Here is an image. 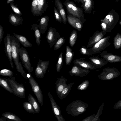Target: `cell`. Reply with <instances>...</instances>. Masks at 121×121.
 <instances>
[{
	"label": "cell",
	"instance_id": "6da1fadb",
	"mask_svg": "<svg viewBox=\"0 0 121 121\" xmlns=\"http://www.w3.org/2000/svg\"><path fill=\"white\" fill-rule=\"evenodd\" d=\"M119 15L114 9H112L103 19L101 20L103 30L110 32L117 23Z\"/></svg>",
	"mask_w": 121,
	"mask_h": 121
},
{
	"label": "cell",
	"instance_id": "7a4b0ae2",
	"mask_svg": "<svg viewBox=\"0 0 121 121\" xmlns=\"http://www.w3.org/2000/svg\"><path fill=\"white\" fill-rule=\"evenodd\" d=\"M88 106L87 104L81 100H76L67 106L66 110L68 113L76 117L84 112Z\"/></svg>",
	"mask_w": 121,
	"mask_h": 121
},
{
	"label": "cell",
	"instance_id": "3957f363",
	"mask_svg": "<svg viewBox=\"0 0 121 121\" xmlns=\"http://www.w3.org/2000/svg\"><path fill=\"white\" fill-rule=\"evenodd\" d=\"M63 4L67 9V14L77 17L84 23L86 20L82 9L78 7L71 0H66Z\"/></svg>",
	"mask_w": 121,
	"mask_h": 121
},
{
	"label": "cell",
	"instance_id": "277c9868",
	"mask_svg": "<svg viewBox=\"0 0 121 121\" xmlns=\"http://www.w3.org/2000/svg\"><path fill=\"white\" fill-rule=\"evenodd\" d=\"M46 0H34L32 1L31 12L34 16H41L44 13L48 6Z\"/></svg>",
	"mask_w": 121,
	"mask_h": 121
},
{
	"label": "cell",
	"instance_id": "5b68a950",
	"mask_svg": "<svg viewBox=\"0 0 121 121\" xmlns=\"http://www.w3.org/2000/svg\"><path fill=\"white\" fill-rule=\"evenodd\" d=\"M121 73L117 68L108 67L103 69L98 78L101 81L110 80L118 77Z\"/></svg>",
	"mask_w": 121,
	"mask_h": 121
},
{
	"label": "cell",
	"instance_id": "8992f818",
	"mask_svg": "<svg viewBox=\"0 0 121 121\" xmlns=\"http://www.w3.org/2000/svg\"><path fill=\"white\" fill-rule=\"evenodd\" d=\"M110 38L109 36L104 38L92 47L88 49V51L90 55L99 53L109 46L111 44L109 41Z\"/></svg>",
	"mask_w": 121,
	"mask_h": 121
},
{
	"label": "cell",
	"instance_id": "52a82bcc",
	"mask_svg": "<svg viewBox=\"0 0 121 121\" xmlns=\"http://www.w3.org/2000/svg\"><path fill=\"white\" fill-rule=\"evenodd\" d=\"M8 78L10 86L13 92V94L19 97L24 98L25 97L26 90L23 84L17 82L14 77Z\"/></svg>",
	"mask_w": 121,
	"mask_h": 121
},
{
	"label": "cell",
	"instance_id": "ba28073f",
	"mask_svg": "<svg viewBox=\"0 0 121 121\" xmlns=\"http://www.w3.org/2000/svg\"><path fill=\"white\" fill-rule=\"evenodd\" d=\"M27 76H29L27 77L32 91L35 95L38 102L41 106H42L43 105V101L42 90L37 82L33 77L30 74L28 73Z\"/></svg>",
	"mask_w": 121,
	"mask_h": 121
},
{
	"label": "cell",
	"instance_id": "9c48e42d",
	"mask_svg": "<svg viewBox=\"0 0 121 121\" xmlns=\"http://www.w3.org/2000/svg\"><path fill=\"white\" fill-rule=\"evenodd\" d=\"M19 55L22 61V63L29 73L33 71V67L31 66L29 56L27 50L23 48L20 49Z\"/></svg>",
	"mask_w": 121,
	"mask_h": 121
},
{
	"label": "cell",
	"instance_id": "30bf717a",
	"mask_svg": "<svg viewBox=\"0 0 121 121\" xmlns=\"http://www.w3.org/2000/svg\"><path fill=\"white\" fill-rule=\"evenodd\" d=\"M60 37V34L55 28L50 27L47 35L46 39L51 48L54 45Z\"/></svg>",
	"mask_w": 121,
	"mask_h": 121
},
{
	"label": "cell",
	"instance_id": "8fae6325",
	"mask_svg": "<svg viewBox=\"0 0 121 121\" xmlns=\"http://www.w3.org/2000/svg\"><path fill=\"white\" fill-rule=\"evenodd\" d=\"M10 34H7L4 39V51L5 55L7 56L11 66L12 69L14 65L12 61Z\"/></svg>",
	"mask_w": 121,
	"mask_h": 121
},
{
	"label": "cell",
	"instance_id": "7c38bea8",
	"mask_svg": "<svg viewBox=\"0 0 121 121\" xmlns=\"http://www.w3.org/2000/svg\"><path fill=\"white\" fill-rule=\"evenodd\" d=\"M48 95L50 99L54 114L58 121H65L62 116L60 107L57 104L52 95L49 92Z\"/></svg>",
	"mask_w": 121,
	"mask_h": 121
},
{
	"label": "cell",
	"instance_id": "4fadbf2b",
	"mask_svg": "<svg viewBox=\"0 0 121 121\" xmlns=\"http://www.w3.org/2000/svg\"><path fill=\"white\" fill-rule=\"evenodd\" d=\"M106 33L103 30L101 32L97 30L91 36L89 37L87 48L92 47L96 43L103 38Z\"/></svg>",
	"mask_w": 121,
	"mask_h": 121
},
{
	"label": "cell",
	"instance_id": "5bb4252c",
	"mask_svg": "<svg viewBox=\"0 0 121 121\" xmlns=\"http://www.w3.org/2000/svg\"><path fill=\"white\" fill-rule=\"evenodd\" d=\"M90 72L89 70L83 68L75 65H74L71 70L68 72L69 74L71 76L75 75L79 77L87 75Z\"/></svg>",
	"mask_w": 121,
	"mask_h": 121
},
{
	"label": "cell",
	"instance_id": "9a60e30c",
	"mask_svg": "<svg viewBox=\"0 0 121 121\" xmlns=\"http://www.w3.org/2000/svg\"><path fill=\"white\" fill-rule=\"evenodd\" d=\"M69 23L78 30L80 31L83 26V23L77 17L69 14L67 16Z\"/></svg>",
	"mask_w": 121,
	"mask_h": 121
},
{
	"label": "cell",
	"instance_id": "2e32d148",
	"mask_svg": "<svg viewBox=\"0 0 121 121\" xmlns=\"http://www.w3.org/2000/svg\"><path fill=\"white\" fill-rule=\"evenodd\" d=\"M107 51L105 50L100 54V57L108 62L115 63L121 62V56L107 53Z\"/></svg>",
	"mask_w": 121,
	"mask_h": 121
},
{
	"label": "cell",
	"instance_id": "e0dca14e",
	"mask_svg": "<svg viewBox=\"0 0 121 121\" xmlns=\"http://www.w3.org/2000/svg\"><path fill=\"white\" fill-rule=\"evenodd\" d=\"M73 63L74 65L87 69L93 70L96 69L91 62L87 61L81 59H78L74 60Z\"/></svg>",
	"mask_w": 121,
	"mask_h": 121
},
{
	"label": "cell",
	"instance_id": "ac0fdd59",
	"mask_svg": "<svg viewBox=\"0 0 121 121\" xmlns=\"http://www.w3.org/2000/svg\"><path fill=\"white\" fill-rule=\"evenodd\" d=\"M67 79L62 76L60 78L57 79L55 82L56 89L57 95L59 97L61 93L67 86Z\"/></svg>",
	"mask_w": 121,
	"mask_h": 121
},
{
	"label": "cell",
	"instance_id": "d6986e66",
	"mask_svg": "<svg viewBox=\"0 0 121 121\" xmlns=\"http://www.w3.org/2000/svg\"><path fill=\"white\" fill-rule=\"evenodd\" d=\"M89 59L96 69L100 68L105 65L108 63L103 58L96 56L90 57Z\"/></svg>",
	"mask_w": 121,
	"mask_h": 121
},
{
	"label": "cell",
	"instance_id": "ffe728a7",
	"mask_svg": "<svg viewBox=\"0 0 121 121\" xmlns=\"http://www.w3.org/2000/svg\"><path fill=\"white\" fill-rule=\"evenodd\" d=\"M55 6L62 18V23L66 25L67 22V18L62 3L59 0H55Z\"/></svg>",
	"mask_w": 121,
	"mask_h": 121
},
{
	"label": "cell",
	"instance_id": "44dd1931",
	"mask_svg": "<svg viewBox=\"0 0 121 121\" xmlns=\"http://www.w3.org/2000/svg\"><path fill=\"white\" fill-rule=\"evenodd\" d=\"M9 22L14 26H20L23 24L22 17L12 13L9 14Z\"/></svg>",
	"mask_w": 121,
	"mask_h": 121
},
{
	"label": "cell",
	"instance_id": "7402d4cb",
	"mask_svg": "<svg viewBox=\"0 0 121 121\" xmlns=\"http://www.w3.org/2000/svg\"><path fill=\"white\" fill-rule=\"evenodd\" d=\"M49 20V17L47 15L41 18L39 24L38 25L41 34H43L46 31Z\"/></svg>",
	"mask_w": 121,
	"mask_h": 121
},
{
	"label": "cell",
	"instance_id": "603a6c76",
	"mask_svg": "<svg viewBox=\"0 0 121 121\" xmlns=\"http://www.w3.org/2000/svg\"><path fill=\"white\" fill-rule=\"evenodd\" d=\"M94 1L93 0H86L82 4L81 6L84 10L85 13L90 14L94 5Z\"/></svg>",
	"mask_w": 121,
	"mask_h": 121
},
{
	"label": "cell",
	"instance_id": "cb8c5ba5",
	"mask_svg": "<svg viewBox=\"0 0 121 121\" xmlns=\"http://www.w3.org/2000/svg\"><path fill=\"white\" fill-rule=\"evenodd\" d=\"M13 35L24 47L28 48L32 47V44L28 41L27 39L23 36L14 33H13Z\"/></svg>",
	"mask_w": 121,
	"mask_h": 121
},
{
	"label": "cell",
	"instance_id": "d4e9b609",
	"mask_svg": "<svg viewBox=\"0 0 121 121\" xmlns=\"http://www.w3.org/2000/svg\"><path fill=\"white\" fill-rule=\"evenodd\" d=\"M27 99L29 102L33 107L36 113H39L40 111V107L38 103L35 98L31 95L29 94Z\"/></svg>",
	"mask_w": 121,
	"mask_h": 121
},
{
	"label": "cell",
	"instance_id": "484cf974",
	"mask_svg": "<svg viewBox=\"0 0 121 121\" xmlns=\"http://www.w3.org/2000/svg\"><path fill=\"white\" fill-rule=\"evenodd\" d=\"M30 30H33L35 32V42L39 46L41 42V33L36 24H33L31 25Z\"/></svg>",
	"mask_w": 121,
	"mask_h": 121
},
{
	"label": "cell",
	"instance_id": "4316f807",
	"mask_svg": "<svg viewBox=\"0 0 121 121\" xmlns=\"http://www.w3.org/2000/svg\"><path fill=\"white\" fill-rule=\"evenodd\" d=\"M73 53L71 48L68 46L66 47L65 62L66 65H69L72 60Z\"/></svg>",
	"mask_w": 121,
	"mask_h": 121
},
{
	"label": "cell",
	"instance_id": "83f0119b",
	"mask_svg": "<svg viewBox=\"0 0 121 121\" xmlns=\"http://www.w3.org/2000/svg\"><path fill=\"white\" fill-rule=\"evenodd\" d=\"M2 116L6 118L8 121H22L21 119L15 114L9 112H5Z\"/></svg>",
	"mask_w": 121,
	"mask_h": 121
},
{
	"label": "cell",
	"instance_id": "f1b7e54d",
	"mask_svg": "<svg viewBox=\"0 0 121 121\" xmlns=\"http://www.w3.org/2000/svg\"><path fill=\"white\" fill-rule=\"evenodd\" d=\"M74 84V83L73 82L67 85L64 88L58 97L60 100L63 99L67 96L71 90L72 85Z\"/></svg>",
	"mask_w": 121,
	"mask_h": 121
},
{
	"label": "cell",
	"instance_id": "f546056e",
	"mask_svg": "<svg viewBox=\"0 0 121 121\" xmlns=\"http://www.w3.org/2000/svg\"><path fill=\"white\" fill-rule=\"evenodd\" d=\"M8 79L5 78H0V85L4 88L13 94V90L11 88L8 83Z\"/></svg>",
	"mask_w": 121,
	"mask_h": 121
},
{
	"label": "cell",
	"instance_id": "4dcf8cb0",
	"mask_svg": "<svg viewBox=\"0 0 121 121\" xmlns=\"http://www.w3.org/2000/svg\"><path fill=\"white\" fill-rule=\"evenodd\" d=\"M114 45L115 49L117 50L121 47V35L118 33L114 38Z\"/></svg>",
	"mask_w": 121,
	"mask_h": 121
},
{
	"label": "cell",
	"instance_id": "1f68e13d",
	"mask_svg": "<svg viewBox=\"0 0 121 121\" xmlns=\"http://www.w3.org/2000/svg\"><path fill=\"white\" fill-rule=\"evenodd\" d=\"M78 37V34L77 31L73 30L71 32L69 37V42L70 46H73L77 40Z\"/></svg>",
	"mask_w": 121,
	"mask_h": 121
},
{
	"label": "cell",
	"instance_id": "d6a6232c",
	"mask_svg": "<svg viewBox=\"0 0 121 121\" xmlns=\"http://www.w3.org/2000/svg\"><path fill=\"white\" fill-rule=\"evenodd\" d=\"M23 106L24 108L28 112L31 114L36 113L32 105L29 102H25L23 103Z\"/></svg>",
	"mask_w": 121,
	"mask_h": 121
},
{
	"label": "cell",
	"instance_id": "836d02e7",
	"mask_svg": "<svg viewBox=\"0 0 121 121\" xmlns=\"http://www.w3.org/2000/svg\"><path fill=\"white\" fill-rule=\"evenodd\" d=\"M65 42V39L64 37H60L54 45V49L56 50L60 48Z\"/></svg>",
	"mask_w": 121,
	"mask_h": 121
},
{
	"label": "cell",
	"instance_id": "e575fe53",
	"mask_svg": "<svg viewBox=\"0 0 121 121\" xmlns=\"http://www.w3.org/2000/svg\"><path fill=\"white\" fill-rule=\"evenodd\" d=\"M63 53L61 52L59 55L56 64V68L57 72H60L61 68L63 65Z\"/></svg>",
	"mask_w": 121,
	"mask_h": 121
},
{
	"label": "cell",
	"instance_id": "d590c367",
	"mask_svg": "<svg viewBox=\"0 0 121 121\" xmlns=\"http://www.w3.org/2000/svg\"><path fill=\"white\" fill-rule=\"evenodd\" d=\"M0 75L6 76H9V77L13 76L14 73L10 70L6 69H2L0 71Z\"/></svg>",
	"mask_w": 121,
	"mask_h": 121
},
{
	"label": "cell",
	"instance_id": "8d00e7d4",
	"mask_svg": "<svg viewBox=\"0 0 121 121\" xmlns=\"http://www.w3.org/2000/svg\"><path fill=\"white\" fill-rule=\"evenodd\" d=\"M89 83L88 80H86L78 85L77 89L78 90L81 91L85 90L88 87Z\"/></svg>",
	"mask_w": 121,
	"mask_h": 121
},
{
	"label": "cell",
	"instance_id": "74e56055",
	"mask_svg": "<svg viewBox=\"0 0 121 121\" xmlns=\"http://www.w3.org/2000/svg\"><path fill=\"white\" fill-rule=\"evenodd\" d=\"M54 16L56 20L60 23L63 22L62 18L55 7H54Z\"/></svg>",
	"mask_w": 121,
	"mask_h": 121
},
{
	"label": "cell",
	"instance_id": "f35d334b",
	"mask_svg": "<svg viewBox=\"0 0 121 121\" xmlns=\"http://www.w3.org/2000/svg\"><path fill=\"white\" fill-rule=\"evenodd\" d=\"M104 106V105L103 104H102L101 105L98 109L97 113L96 114L95 118L92 121H100V119L99 118V116L102 114Z\"/></svg>",
	"mask_w": 121,
	"mask_h": 121
},
{
	"label": "cell",
	"instance_id": "ab89813d",
	"mask_svg": "<svg viewBox=\"0 0 121 121\" xmlns=\"http://www.w3.org/2000/svg\"><path fill=\"white\" fill-rule=\"evenodd\" d=\"M10 5L12 9L16 15L20 16L22 15V13L21 12L13 2L10 4Z\"/></svg>",
	"mask_w": 121,
	"mask_h": 121
},
{
	"label": "cell",
	"instance_id": "60d3db41",
	"mask_svg": "<svg viewBox=\"0 0 121 121\" xmlns=\"http://www.w3.org/2000/svg\"><path fill=\"white\" fill-rule=\"evenodd\" d=\"M79 51L82 55L86 56L91 55L88 51V49L85 46L82 47L79 49Z\"/></svg>",
	"mask_w": 121,
	"mask_h": 121
},
{
	"label": "cell",
	"instance_id": "b9f144b4",
	"mask_svg": "<svg viewBox=\"0 0 121 121\" xmlns=\"http://www.w3.org/2000/svg\"><path fill=\"white\" fill-rule=\"evenodd\" d=\"M113 108L115 109H121V99L117 102L114 104Z\"/></svg>",
	"mask_w": 121,
	"mask_h": 121
},
{
	"label": "cell",
	"instance_id": "7bdbcfd3",
	"mask_svg": "<svg viewBox=\"0 0 121 121\" xmlns=\"http://www.w3.org/2000/svg\"><path fill=\"white\" fill-rule=\"evenodd\" d=\"M96 114H93L91 115L86 118L82 121H92L95 118Z\"/></svg>",
	"mask_w": 121,
	"mask_h": 121
},
{
	"label": "cell",
	"instance_id": "ee69618b",
	"mask_svg": "<svg viewBox=\"0 0 121 121\" xmlns=\"http://www.w3.org/2000/svg\"><path fill=\"white\" fill-rule=\"evenodd\" d=\"M4 33L3 27L1 25H0V44L2 41Z\"/></svg>",
	"mask_w": 121,
	"mask_h": 121
},
{
	"label": "cell",
	"instance_id": "f6af8a7d",
	"mask_svg": "<svg viewBox=\"0 0 121 121\" xmlns=\"http://www.w3.org/2000/svg\"><path fill=\"white\" fill-rule=\"evenodd\" d=\"M86 0H74V1L78 3L81 2L82 4Z\"/></svg>",
	"mask_w": 121,
	"mask_h": 121
},
{
	"label": "cell",
	"instance_id": "bcb514c9",
	"mask_svg": "<svg viewBox=\"0 0 121 121\" xmlns=\"http://www.w3.org/2000/svg\"><path fill=\"white\" fill-rule=\"evenodd\" d=\"M6 118L4 117H1L0 118V121H6Z\"/></svg>",
	"mask_w": 121,
	"mask_h": 121
},
{
	"label": "cell",
	"instance_id": "7dc6e473",
	"mask_svg": "<svg viewBox=\"0 0 121 121\" xmlns=\"http://www.w3.org/2000/svg\"><path fill=\"white\" fill-rule=\"evenodd\" d=\"M14 1V0H7V4H10L11 3L13 2Z\"/></svg>",
	"mask_w": 121,
	"mask_h": 121
},
{
	"label": "cell",
	"instance_id": "c3c4849f",
	"mask_svg": "<svg viewBox=\"0 0 121 121\" xmlns=\"http://www.w3.org/2000/svg\"><path fill=\"white\" fill-rule=\"evenodd\" d=\"M120 24H121V21L120 22Z\"/></svg>",
	"mask_w": 121,
	"mask_h": 121
}]
</instances>
